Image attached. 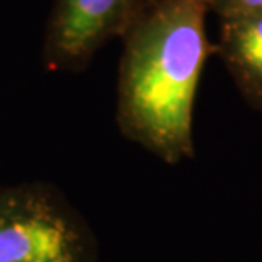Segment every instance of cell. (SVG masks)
Instances as JSON below:
<instances>
[{"mask_svg":"<svg viewBox=\"0 0 262 262\" xmlns=\"http://www.w3.org/2000/svg\"><path fill=\"white\" fill-rule=\"evenodd\" d=\"M92 228L50 182L0 189V262H97Z\"/></svg>","mask_w":262,"mask_h":262,"instance_id":"7a4b0ae2","label":"cell"},{"mask_svg":"<svg viewBox=\"0 0 262 262\" xmlns=\"http://www.w3.org/2000/svg\"><path fill=\"white\" fill-rule=\"evenodd\" d=\"M214 45L240 96L262 113V15L220 20Z\"/></svg>","mask_w":262,"mask_h":262,"instance_id":"277c9868","label":"cell"},{"mask_svg":"<svg viewBox=\"0 0 262 262\" xmlns=\"http://www.w3.org/2000/svg\"><path fill=\"white\" fill-rule=\"evenodd\" d=\"M151 0H53L43 41L51 72L83 70L107 41L123 38Z\"/></svg>","mask_w":262,"mask_h":262,"instance_id":"3957f363","label":"cell"},{"mask_svg":"<svg viewBox=\"0 0 262 262\" xmlns=\"http://www.w3.org/2000/svg\"><path fill=\"white\" fill-rule=\"evenodd\" d=\"M206 4L220 20L262 15V0H206Z\"/></svg>","mask_w":262,"mask_h":262,"instance_id":"5b68a950","label":"cell"},{"mask_svg":"<svg viewBox=\"0 0 262 262\" xmlns=\"http://www.w3.org/2000/svg\"><path fill=\"white\" fill-rule=\"evenodd\" d=\"M206 0H151L123 36L116 123L126 140L169 165L194 159L192 114L216 55Z\"/></svg>","mask_w":262,"mask_h":262,"instance_id":"6da1fadb","label":"cell"}]
</instances>
